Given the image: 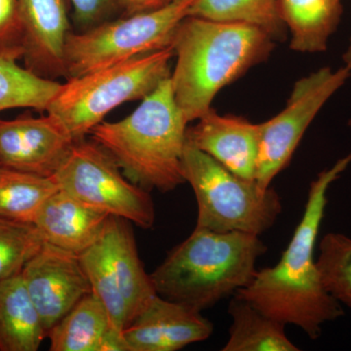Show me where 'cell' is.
<instances>
[{"label":"cell","instance_id":"19","mask_svg":"<svg viewBox=\"0 0 351 351\" xmlns=\"http://www.w3.org/2000/svg\"><path fill=\"white\" fill-rule=\"evenodd\" d=\"M232 325L221 351H299L285 332V325L235 294L228 304Z\"/></svg>","mask_w":351,"mask_h":351},{"label":"cell","instance_id":"17","mask_svg":"<svg viewBox=\"0 0 351 351\" xmlns=\"http://www.w3.org/2000/svg\"><path fill=\"white\" fill-rule=\"evenodd\" d=\"M46 338L22 274L0 283V350L36 351Z\"/></svg>","mask_w":351,"mask_h":351},{"label":"cell","instance_id":"16","mask_svg":"<svg viewBox=\"0 0 351 351\" xmlns=\"http://www.w3.org/2000/svg\"><path fill=\"white\" fill-rule=\"evenodd\" d=\"M108 218L59 189L44 202L34 223L45 243L80 255L97 241Z\"/></svg>","mask_w":351,"mask_h":351},{"label":"cell","instance_id":"24","mask_svg":"<svg viewBox=\"0 0 351 351\" xmlns=\"http://www.w3.org/2000/svg\"><path fill=\"white\" fill-rule=\"evenodd\" d=\"M318 269L323 286L341 306L351 309V239L329 232L321 239Z\"/></svg>","mask_w":351,"mask_h":351},{"label":"cell","instance_id":"1","mask_svg":"<svg viewBox=\"0 0 351 351\" xmlns=\"http://www.w3.org/2000/svg\"><path fill=\"white\" fill-rule=\"evenodd\" d=\"M350 163L351 154L311 182L304 215L280 260L274 267L257 270L252 282L237 293L285 326L299 327L311 339L319 338L323 325L345 314L343 306L323 286L314 250L328 191Z\"/></svg>","mask_w":351,"mask_h":351},{"label":"cell","instance_id":"21","mask_svg":"<svg viewBox=\"0 0 351 351\" xmlns=\"http://www.w3.org/2000/svg\"><path fill=\"white\" fill-rule=\"evenodd\" d=\"M58 189L54 177L0 166V218L34 223L44 202Z\"/></svg>","mask_w":351,"mask_h":351},{"label":"cell","instance_id":"3","mask_svg":"<svg viewBox=\"0 0 351 351\" xmlns=\"http://www.w3.org/2000/svg\"><path fill=\"white\" fill-rule=\"evenodd\" d=\"M188 123L168 77L125 119L101 122L90 135L132 182L169 193L186 182L182 156Z\"/></svg>","mask_w":351,"mask_h":351},{"label":"cell","instance_id":"28","mask_svg":"<svg viewBox=\"0 0 351 351\" xmlns=\"http://www.w3.org/2000/svg\"><path fill=\"white\" fill-rule=\"evenodd\" d=\"M117 8L121 9L125 16L149 12L169 5L174 0H114Z\"/></svg>","mask_w":351,"mask_h":351},{"label":"cell","instance_id":"22","mask_svg":"<svg viewBox=\"0 0 351 351\" xmlns=\"http://www.w3.org/2000/svg\"><path fill=\"white\" fill-rule=\"evenodd\" d=\"M17 62L0 56V112L15 108L47 110L61 83L36 75Z\"/></svg>","mask_w":351,"mask_h":351},{"label":"cell","instance_id":"18","mask_svg":"<svg viewBox=\"0 0 351 351\" xmlns=\"http://www.w3.org/2000/svg\"><path fill=\"white\" fill-rule=\"evenodd\" d=\"M341 1L278 0L279 15L291 32V49L301 53L326 51L343 14Z\"/></svg>","mask_w":351,"mask_h":351},{"label":"cell","instance_id":"20","mask_svg":"<svg viewBox=\"0 0 351 351\" xmlns=\"http://www.w3.org/2000/svg\"><path fill=\"white\" fill-rule=\"evenodd\" d=\"M112 327L110 316L98 298L91 293L77 302L48 332L51 351H100Z\"/></svg>","mask_w":351,"mask_h":351},{"label":"cell","instance_id":"13","mask_svg":"<svg viewBox=\"0 0 351 351\" xmlns=\"http://www.w3.org/2000/svg\"><path fill=\"white\" fill-rule=\"evenodd\" d=\"M213 331L200 311L157 294L123 336L130 351H177L206 341Z\"/></svg>","mask_w":351,"mask_h":351},{"label":"cell","instance_id":"10","mask_svg":"<svg viewBox=\"0 0 351 351\" xmlns=\"http://www.w3.org/2000/svg\"><path fill=\"white\" fill-rule=\"evenodd\" d=\"M351 76L343 66L334 71L324 66L298 80L286 107L278 114L260 123V145L255 181L269 188L287 167L304 133L328 100Z\"/></svg>","mask_w":351,"mask_h":351},{"label":"cell","instance_id":"11","mask_svg":"<svg viewBox=\"0 0 351 351\" xmlns=\"http://www.w3.org/2000/svg\"><path fill=\"white\" fill-rule=\"evenodd\" d=\"M21 274L47 335L78 302L92 293L80 255L45 242Z\"/></svg>","mask_w":351,"mask_h":351},{"label":"cell","instance_id":"6","mask_svg":"<svg viewBox=\"0 0 351 351\" xmlns=\"http://www.w3.org/2000/svg\"><path fill=\"white\" fill-rule=\"evenodd\" d=\"M182 175L197 201L195 228L217 232H267L282 213V200L274 189L233 174L186 140Z\"/></svg>","mask_w":351,"mask_h":351},{"label":"cell","instance_id":"5","mask_svg":"<svg viewBox=\"0 0 351 351\" xmlns=\"http://www.w3.org/2000/svg\"><path fill=\"white\" fill-rule=\"evenodd\" d=\"M172 46L69 78L48 106V114L63 124L73 140L85 138L94 127L126 101H142L170 77Z\"/></svg>","mask_w":351,"mask_h":351},{"label":"cell","instance_id":"29","mask_svg":"<svg viewBox=\"0 0 351 351\" xmlns=\"http://www.w3.org/2000/svg\"><path fill=\"white\" fill-rule=\"evenodd\" d=\"M343 63H345V66L351 69V38L350 45H348L345 54L343 55Z\"/></svg>","mask_w":351,"mask_h":351},{"label":"cell","instance_id":"25","mask_svg":"<svg viewBox=\"0 0 351 351\" xmlns=\"http://www.w3.org/2000/svg\"><path fill=\"white\" fill-rule=\"evenodd\" d=\"M43 244L34 223L0 218V283L22 274Z\"/></svg>","mask_w":351,"mask_h":351},{"label":"cell","instance_id":"31","mask_svg":"<svg viewBox=\"0 0 351 351\" xmlns=\"http://www.w3.org/2000/svg\"><path fill=\"white\" fill-rule=\"evenodd\" d=\"M348 126L351 128V119H350V121H348Z\"/></svg>","mask_w":351,"mask_h":351},{"label":"cell","instance_id":"9","mask_svg":"<svg viewBox=\"0 0 351 351\" xmlns=\"http://www.w3.org/2000/svg\"><path fill=\"white\" fill-rule=\"evenodd\" d=\"M53 177L60 189L88 206L140 228L154 226L156 209L149 191L132 182L93 140L76 141Z\"/></svg>","mask_w":351,"mask_h":351},{"label":"cell","instance_id":"23","mask_svg":"<svg viewBox=\"0 0 351 351\" xmlns=\"http://www.w3.org/2000/svg\"><path fill=\"white\" fill-rule=\"evenodd\" d=\"M188 15L215 21L242 22L265 29L274 40L285 38L278 0H195Z\"/></svg>","mask_w":351,"mask_h":351},{"label":"cell","instance_id":"2","mask_svg":"<svg viewBox=\"0 0 351 351\" xmlns=\"http://www.w3.org/2000/svg\"><path fill=\"white\" fill-rule=\"evenodd\" d=\"M274 43L257 25L186 16L172 40L177 60L170 80L188 122L206 113L223 87L265 62Z\"/></svg>","mask_w":351,"mask_h":351},{"label":"cell","instance_id":"26","mask_svg":"<svg viewBox=\"0 0 351 351\" xmlns=\"http://www.w3.org/2000/svg\"><path fill=\"white\" fill-rule=\"evenodd\" d=\"M0 56L23 58L19 0H0Z\"/></svg>","mask_w":351,"mask_h":351},{"label":"cell","instance_id":"15","mask_svg":"<svg viewBox=\"0 0 351 351\" xmlns=\"http://www.w3.org/2000/svg\"><path fill=\"white\" fill-rule=\"evenodd\" d=\"M186 140L233 174L255 181L260 123L237 115H221L214 108L188 127Z\"/></svg>","mask_w":351,"mask_h":351},{"label":"cell","instance_id":"30","mask_svg":"<svg viewBox=\"0 0 351 351\" xmlns=\"http://www.w3.org/2000/svg\"><path fill=\"white\" fill-rule=\"evenodd\" d=\"M195 1V0H174V2H178V3L189 4V6H191Z\"/></svg>","mask_w":351,"mask_h":351},{"label":"cell","instance_id":"12","mask_svg":"<svg viewBox=\"0 0 351 351\" xmlns=\"http://www.w3.org/2000/svg\"><path fill=\"white\" fill-rule=\"evenodd\" d=\"M75 141L52 115L0 119V166L53 177Z\"/></svg>","mask_w":351,"mask_h":351},{"label":"cell","instance_id":"8","mask_svg":"<svg viewBox=\"0 0 351 351\" xmlns=\"http://www.w3.org/2000/svg\"><path fill=\"white\" fill-rule=\"evenodd\" d=\"M189 4L172 2L149 12L104 21L83 32H71L64 50V77H78L172 46Z\"/></svg>","mask_w":351,"mask_h":351},{"label":"cell","instance_id":"14","mask_svg":"<svg viewBox=\"0 0 351 351\" xmlns=\"http://www.w3.org/2000/svg\"><path fill=\"white\" fill-rule=\"evenodd\" d=\"M25 68L43 77L64 76L71 34L66 0H19Z\"/></svg>","mask_w":351,"mask_h":351},{"label":"cell","instance_id":"4","mask_svg":"<svg viewBox=\"0 0 351 351\" xmlns=\"http://www.w3.org/2000/svg\"><path fill=\"white\" fill-rule=\"evenodd\" d=\"M267 248L257 235L195 228L151 274L157 294L202 313L255 276Z\"/></svg>","mask_w":351,"mask_h":351},{"label":"cell","instance_id":"7","mask_svg":"<svg viewBox=\"0 0 351 351\" xmlns=\"http://www.w3.org/2000/svg\"><path fill=\"white\" fill-rule=\"evenodd\" d=\"M80 258L92 293L105 306L112 327L123 332L157 295L129 221L110 216L99 239Z\"/></svg>","mask_w":351,"mask_h":351},{"label":"cell","instance_id":"27","mask_svg":"<svg viewBox=\"0 0 351 351\" xmlns=\"http://www.w3.org/2000/svg\"><path fill=\"white\" fill-rule=\"evenodd\" d=\"M75 19L87 29L105 21L113 8H117L114 0H71Z\"/></svg>","mask_w":351,"mask_h":351}]
</instances>
